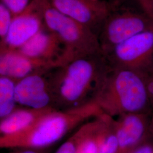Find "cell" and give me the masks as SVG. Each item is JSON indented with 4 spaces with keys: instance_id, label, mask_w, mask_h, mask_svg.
I'll use <instances>...</instances> for the list:
<instances>
[{
    "instance_id": "6da1fadb",
    "label": "cell",
    "mask_w": 153,
    "mask_h": 153,
    "mask_svg": "<svg viewBox=\"0 0 153 153\" xmlns=\"http://www.w3.org/2000/svg\"><path fill=\"white\" fill-rule=\"evenodd\" d=\"M108 68L103 54L78 57L51 70L52 107L75 108L92 102Z\"/></svg>"
},
{
    "instance_id": "7a4b0ae2",
    "label": "cell",
    "mask_w": 153,
    "mask_h": 153,
    "mask_svg": "<svg viewBox=\"0 0 153 153\" xmlns=\"http://www.w3.org/2000/svg\"><path fill=\"white\" fill-rule=\"evenodd\" d=\"M148 81V76L140 71L108 64L93 101L112 117L131 113L152 114Z\"/></svg>"
},
{
    "instance_id": "3957f363",
    "label": "cell",
    "mask_w": 153,
    "mask_h": 153,
    "mask_svg": "<svg viewBox=\"0 0 153 153\" xmlns=\"http://www.w3.org/2000/svg\"><path fill=\"white\" fill-rule=\"evenodd\" d=\"M103 114L94 102L75 108L53 110L16 134L1 136L2 149H41L54 144L74 128Z\"/></svg>"
},
{
    "instance_id": "277c9868",
    "label": "cell",
    "mask_w": 153,
    "mask_h": 153,
    "mask_svg": "<svg viewBox=\"0 0 153 153\" xmlns=\"http://www.w3.org/2000/svg\"><path fill=\"white\" fill-rule=\"evenodd\" d=\"M45 27L65 44L73 59L103 54L98 35L55 9L48 0H40Z\"/></svg>"
},
{
    "instance_id": "5b68a950",
    "label": "cell",
    "mask_w": 153,
    "mask_h": 153,
    "mask_svg": "<svg viewBox=\"0 0 153 153\" xmlns=\"http://www.w3.org/2000/svg\"><path fill=\"white\" fill-rule=\"evenodd\" d=\"M113 7L99 31L98 36L103 54L118 44L153 26V19L141 5Z\"/></svg>"
},
{
    "instance_id": "8992f818",
    "label": "cell",
    "mask_w": 153,
    "mask_h": 153,
    "mask_svg": "<svg viewBox=\"0 0 153 153\" xmlns=\"http://www.w3.org/2000/svg\"><path fill=\"white\" fill-rule=\"evenodd\" d=\"M109 65L153 76V26L127 39L103 54Z\"/></svg>"
},
{
    "instance_id": "52a82bcc",
    "label": "cell",
    "mask_w": 153,
    "mask_h": 153,
    "mask_svg": "<svg viewBox=\"0 0 153 153\" xmlns=\"http://www.w3.org/2000/svg\"><path fill=\"white\" fill-rule=\"evenodd\" d=\"M55 9L90 28L97 35L113 7L103 0H48Z\"/></svg>"
},
{
    "instance_id": "ba28073f",
    "label": "cell",
    "mask_w": 153,
    "mask_h": 153,
    "mask_svg": "<svg viewBox=\"0 0 153 153\" xmlns=\"http://www.w3.org/2000/svg\"><path fill=\"white\" fill-rule=\"evenodd\" d=\"M45 27L40 0H33L25 11L14 16L5 38L1 40L0 51L19 48Z\"/></svg>"
},
{
    "instance_id": "9c48e42d",
    "label": "cell",
    "mask_w": 153,
    "mask_h": 153,
    "mask_svg": "<svg viewBox=\"0 0 153 153\" xmlns=\"http://www.w3.org/2000/svg\"><path fill=\"white\" fill-rule=\"evenodd\" d=\"M16 50L28 57L47 61L59 67L73 60L65 44L46 27Z\"/></svg>"
},
{
    "instance_id": "30bf717a",
    "label": "cell",
    "mask_w": 153,
    "mask_h": 153,
    "mask_svg": "<svg viewBox=\"0 0 153 153\" xmlns=\"http://www.w3.org/2000/svg\"><path fill=\"white\" fill-rule=\"evenodd\" d=\"M114 117L118 140L117 153H127L150 139V113H131Z\"/></svg>"
},
{
    "instance_id": "8fae6325",
    "label": "cell",
    "mask_w": 153,
    "mask_h": 153,
    "mask_svg": "<svg viewBox=\"0 0 153 153\" xmlns=\"http://www.w3.org/2000/svg\"><path fill=\"white\" fill-rule=\"evenodd\" d=\"M51 70L36 73L18 81L16 86V103L35 109L53 108L49 81Z\"/></svg>"
},
{
    "instance_id": "7c38bea8",
    "label": "cell",
    "mask_w": 153,
    "mask_h": 153,
    "mask_svg": "<svg viewBox=\"0 0 153 153\" xmlns=\"http://www.w3.org/2000/svg\"><path fill=\"white\" fill-rule=\"evenodd\" d=\"M58 67L48 61L23 55L16 49L0 51V76H7L16 81Z\"/></svg>"
},
{
    "instance_id": "4fadbf2b",
    "label": "cell",
    "mask_w": 153,
    "mask_h": 153,
    "mask_svg": "<svg viewBox=\"0 0 153 153\" xmlns=\"http://www.w3.org/2000/svg\"><path fill=\"white\" fill-rule=\"evenodd\" d=\"M53 110V108L35 109L16 108L10 115L1 119V136L10 135L23 131L33 126L41 117Z\"/></svg>"
},
{
    "instance_id": "5bb4252c",
    "label": "cell",
    "mask_w": 153,
    "mask_h": 153,
    "mask_svg": "<svg viewBox=\"0 0 153 153\" xmlns=\"http://www.w3.org/2000/svg\"><path fill=\"white\" fill-rule=\"evenodd\" d=\"M98 153H117L118 140L115 130L114 117L100 115L98 129Z\"/></svg>"
},
{
    "instance_id": "9a60e30c",
    "label": "cell",
    "mask_w": 153,
    "mask_h": 153,
    "mask_svg": "<svg viewBox=\"0 0 153 153\" xmlns=\"http://www.w3.org/2000/svg\"><path fill=\"white\" fill-rule=\"evenodd\" d=\"M16 81L0 76V118L4 119L16 108Z\"/></svg>"
},
{
    "instance_id": "2e32d148",
    "label": "cell",
    "mask_w": 153,
    "mask_h": 153,
    "mask_svg": "<svg viewBox=\"0 0 153 153\" xmlns=\"http://www.w3.org/2000/svg\"><path fill=\"white\" fill-rule=\"evenodd\" d=\"M100 115L88 121L87 129L79 144L76 153H98V129Z\"/></svg>"
},
{
    "instance_id": "e0dca14e",
    "label": "cell",
    "mask_w": 153,
    "mask_h": 153,
    "mask_svg": "<svg viewBox=\"0 0 153 153\" xmlns=\"http://www.w3.org/2000/svg\"><path fill=\"white\" fill-rule=\"evenodd\" d=\"M88 122L79 127L71 137L64 142L55 153H76L79 144L87 129Z\"/></svg>"
},
{
    "instance_id": "ac0fdd59",
    "label": "cell",
    "mask_w": 153,
    "mask_h": 153,
    "mask_svg": "<svg viewBox=\"0 0 153 153\" xmlns=\"http://www.w3.org/2000/svg\"><path fill=\"white\" fill-rule=\"evenodd\" d=\"M14 16L10 10L0 3V38L1 40L5 38L11 26Z\"/></svg>"
},
{
    "instance_id": "d6986e66",
    "label": "cell",
    "mask_w": 153,
    "mask_h": 153,
    "mask_svg": "<svg viewBox=\"0 0 153 153\" xmlns=\"http://www.w3.org/2000/svg\"><path fill=\"white\" fill-rule=\"evenodd\" d=\"M33 0H1L2 3L10 10L14 16L25 11Z\"/></svg>"
},
{
    "instance_id": "ffe728a7",
    "label": "cell",
    "mask_w": 153,
    "mask_h": 153,
    "mask_svg": "<svg viewBox=\"0 0 153 153\" xmlns=\"http://www.w3.org/2000/svg\"><path fill=\"white\" fill-rule=\"evenodd\" d=\"M127 153H153V140L149 139Z\"/></svg>"
},
{
    "instance_id": "44dd1931",
    "label": "cell",
    "mask_w": 153,
    "mask_h": 153,
    "mask_svg": "<svg viewBox=\"0 0 153 153\" xmlns=\"http://www.w3.org/2000/svg\"><path fill=\"white\" fill-rule=\"evenodd\" d=\"M153 19V0H134Z\"/></svg>"
},
{
    "instance_id": "7402d4cb",
    "label": "cell",
    "mask_w": 153,
    "mask_h": 153,
    "mask_svg": "<svg viewBox=\"0 0 153 153\" xmlns=\"http://www.w3.org/2000/svg\"><path fill=\"white\" fill-rule=\"evenodd\" d=\"M21 150L11 153H42L39 151V149H20Z\"/></svg>"
},
{
    "instance_id": "603a6c76",
    "label": "cell",
    "mask_w": 153,
    "mask_h": 153,
    "mask_svg": "<svg viewBox=\"0 0 153 153\" xmlns=\"http://www.w3.org/2000/svg\"><path fill=\"white\" fill-rule=\"evenodd\" d=\"M150 139L153 140V124L150 125Z\"/></svg>"
},
{
    "instance_id": "cb8c5ba5",
    "label": "cell",
    "mask_w": 153,
    "mask_h": 153,
    "mask_svg": "<svg viewBox=\"0 0 153 153\" xmlns=\"http://www.w3.org/2000/svg\"><path fill=\"white\" fill-rule=\"evenodd\" d=\"M151 124H153V110H152V120H151ZM150 124V125H151Z\"/></svg>"
},
{
    "instance_id": "d4e9b609",
    "label": "cell",
    "mask_w": 153,
    "mask_h": 153,
    "mask_svg": "<svg viewBox=\"0 0 153 153\" xmlns=\"http://www.w3.org/2000/svg\"><path fill=\"white\" fill-rule=\"evenodd\" d=\"M91 1H99V0H91Z\"/></svg>"
},
{
    "instance_id": "484cf974",
    "label": "cell",
    "mask_w": 153,
    "mask_h": 153,
    "mask_svg": "<svg viewBox=\"0 0 153 153\" xmlns=\"http://www.w3.org/2000/svg\"></svg>"
}]
</instances>
